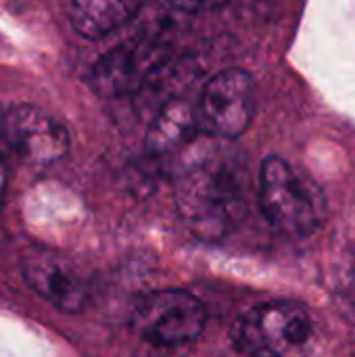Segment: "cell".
I'll list each match as a JSON object with an SVG mask.
<instances>
[{
    "instance_id": "1",
    "label": "cell",
    "mask_w": 355,
    "mask_h": 357,
    "mask_svg": "<svg viewBox=\"0 0 355 357\" xmlns=\"http://www.w3.org/2000/svg\"><path fill=\"white\" fill-rule=\"evenodd\" d=\"M176 199L184 222L201 238L226 236L247 213L239 174L220 163H199L188 169L178 184Z\"/></svg>"
},
{
    "instance_id": "2",
    "label": "cell",
    "mask_w": 355,
    "mask_h": 357,
    "mask_svg": "<svg viewBox=\"0 0 355 357\" xmlns=\"http://www.w3.org/2000/svg\"><path fill=\"white\" fill-rule=\"evenodd\" d=\"M259 207L266 220L291 236H310L326 220L322 188L282 157H268L259 169Z\"/></svg>"
},
{
    "instance_id": "3",
    "label": "cell",
    "mask_w": 355,
    "mask_h": 357,
    "mask_svg": "<svg viewBox=\"0 0 355 357\" xmlns=\"http://www.w3.org/2000/svg\"><path fill=\"white\" fill-rule=\"evenodd\" d=\"M314 335L305 307L293 301H272L247 312L232 331L234 347L247 356L264 351L274 357H303Z\"/></svg>"
},
{
    "instance_id": "4",
    "label": "cell",
    "mask_w": 355,
    "mask_h": 357,
    "mask_svg": "<svg viewBox=\"0 0 355 357\" xmlns=\"http://www.w3.org/2000/svg\"><path fill=\"white\" fill-rule=\"evenodd\" d=\"M169 44L151 33L128 38L98 59L90 84L103 98L136 94L169 61Z\"/></svg>"
},
{
    "instance_id": "5",
    "label": "cell",
    "mask_w": 355,
    "mask_h": 357,
    "mask_svg": "<svg viewBox=\"0 0 355 357\" xmlns=\"http://www.w3.org/2000/svg\"><path fill=\"white\" fill-rule=\"evenodd\" d=\"M255 113V84L243 69H224L207 79L195 105L199 132L213 138H239Z\"/></svg>"
},
{
    "instance_id": "6",
    "label": "cell",
    "mask_w": 355,
    "mask_h": 357,
    "mask_svg": "<svg viewBox=\"0 0 355 357\" xmlns=\"http://www.w3.org/2000/svg\"><path fill=\"white\" fill-rule=\"evenodd\" d=\"M205 305L186 291L144 295L132 314L134 333L155 345L176 347L195 341L205 328Z\"/></svg>"
},
{
    "instance_id": "7",
    "label": "cell",
    "mask_w": 355,
    "mask_h": 357,
    "mask_svg": "<svg viewBox=\"0 0 355 357\" xmlns=\"http://www.w3.org/2000/svg\"><path fill=\"white\" fill-rule=\"evenodd\" d=\"M2 134L6 144L27 163H52L69 151L67 130L33 105H15L4 113Z\"/></svg>"
},
{
    "instance_id": "8",
    "label": "cell",
    "mask_w": 355,
    "mask_h": 357,
    "mask_svg": "<svg viewBox=\"0 0 355 357\" xmlns=\"http://www.w3.org/2000/svg\"><path fill=\"white\" fill-rule=\"evenodd\" d=\"M27 284L63 312H80L86 303V284L73 268L48 253H36L23 266Z\"/></svg>"
},
{
    "instance_id": "9",
    "label": "cell",
    "mask_w": 355,
    "mask_h": 357,
    "mask_svg": "<svg viewBox=\"0 0 355 357\" xmlns=\"http://www.w3.org/2000/svg\"><path fill=\"white\" fill-rule=\"evenodd\" d=\"M199 132L195 105L188 100H167L155 115L146 132V151L153 155H169L186 146Z\"/></svg>"
},
{
    "instance_id": "10",
    "label": "cell",
    "mask_w": 355,
    "mask_h": 357,
    "mask_svg": "<svg viewBox=\"0 0 355 357\" xmlns=\"http://www.w3.org/2000/svg\"><path fill=\"white\" fill-rule=\"evenodd\" d=\"M144 0H71V21L80 36L96 40L130 21Z\"/></svg>"
},
{
    "instance_id": "11",
    "label": "cell",
    "mask_w": 355,
    "mask_h": 357,
    "mask_svg": "<svg viewBox=\"0 0 355 357\" xmlns=\"http://www.w3.org/2000/svg\"><path fill=\"white\" fill-rule=\"evenodd\" d=\"M172 8L182 13H201V10H213L226 4L228 0H165Z\"/></svg>"
},
{
    "instance_id": "12",
    "label": "cell",
    "mask_w": 355,
    "mask_h": 357,
    "mask_svg": "<svg viewBox=\"0 0 355 357\" xmlns=\"http://www.w3.org/2000/svg\"><path fill=\"white\" fill-rule=\"evenodd\" d=\"M4 186H6V167L0 159V199H2V192H4Z\"/></svg>"
},
{
    "instance_id": "13",
    "label": "cell",
    "mask_w": 355,
    "mask_h": 357,
    "mask_svg": "<svg viewBox=\"0 0 355 357\" xmlns=\"http://www.w3.org/2000/svg\"><path fill=\"white\" fill-rule=\"evenodd\" d=\"M245 357H274V356H270V354H264V351H255V354H247Z\"/></svg>"
}]
</instances>
